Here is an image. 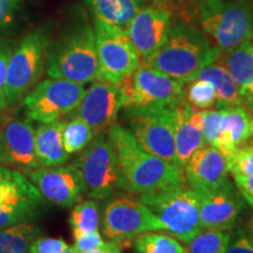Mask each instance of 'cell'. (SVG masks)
I'll list each match as a JSON object with an SVG mask.
<instances>
[{"label": "cell", "instance_id": "obj_32", "mask_svg": "<svg viewBox=\"0 0 253 253\" xmlns=\"http://www.w3.org/2000/svg\"><path fill=\"white\" fill-rule=\"evenodd\" d=\"M202 126H203V135L205 145L218 149L220 143V120L221 109L212 108L201 110Z\"/></svg>", "mask_w": 253, "mask_h": 253}, {"label": "cell", "instance_id": "obj_4", "mask_svg": "<svg viewBox=\"0 0 253 253\" xmlns=\"http://www.w3.org/2000/svg\"><path fill=\"white\" fill-rule=\"evenodd\" d=\"M158 219L164 232L188 244L203 229L199 218V196L186 183L138 196Z\"/></svg>", "mask_w": 253, "mask_h": 253}, {"label": "cell", "instance_id": "obj_34", "mask_svg": "<svg viewBox=\"0 0 253 253\" xmlns=\"http://www.w3.org/2000/svg\"><path fill=\"white\" fill-rule=\"evenodd\" d=\"M13 46L7 40H0V114L7 109L5 100V82L8 59L12 54Z\"/></svg>", "mask_w": 253, "mask_h": 253}, {"label": "cell", "instance_id": "obj_14", "mask_svg": "<svg viewBox=\"0 0 253 253\" xmlns=\"http://www.w3.org/2000/svg\"><path fill=\"white\" fill-rule=\"evenodd\" d=\"M36 129L27 121L0 118V166L30 172L41 167L34 148Z\"/></svg>", "mask_w": 253, "mask_h": 253}, {"label": "cell", "instance_id": "obj_15", "mask_svg": "<svg viewBox=\"0 0 253 253\" xmlns=\"http://www.w3.org/2000/svg\"><path fill=\"white\" fill-rule=\"evenodd\" d=\"M28 178L43 199L62 208H71L82 199L84 185L74 164L39 167L28 172Z\"/></svg>", "mask_w": 253, "mask_h": 253}, {"label": "cell", "instance_id": "obj_22", "mask_svg": "<svg viewBox=\"0 0 253 253\" xmlns=\"http://www.w3.org/2000/svg\"><path fill=\"white\" fill-rule=\"evenodd\" d=\"M34 148L41 167L63 166L68 161L62 143V120L42 123L34 132Z\"/></svg>", "mask_w": 253, "mask_h": 253}, {"label": "cell", "instance_id": "obj_13", "mask_svg": "<svg viewBox=\"0 0 253 253\" xmlns=\"http://www.w3.org/2000/svg\"><path fill=\"white\" fill-rule=\"evenodd\" d=\"M42 199L28 176L0 166V229L31 221L39 212Z\"/></svg>", "mask_w": 253, "mask_h": 253}, {"label": "cell", "instance_id": "obj_18", "mask_svg": "<svg viewBox=\"0 0 253 253\" xmlns=\"http://www.w3.org/2000/svg\"><path fill=\"white\" fill-rule=\"evenodd\" d=\"M183 173L186 184L197 194L216 191L231 184L225 158L209 145H204L189 158Z\"/></svg>", "mask_w": 253, "mask_h": 253}, {"label": "cell", "instance_id": "obj_31", "mask_svg": "<svg viewBox=\"0 0 253 253\" xmlns=\"http://www.w3.org/2000/svg\"><path fill=\"white\" fill-rule=\"evenodd\" d=\"M183 99L197 110L212 109L217 107V93L211 82L194 79L184 84Z\"/></svg>", "mask_w": 253, "mask_h": 253}, {"label": "cell", "instance_id": "obj_9", "mask_svg": "<svg viewBox=\"0 0 253 253\" xmlns=\"http://www.w3.org/2000/svg\"><path fill=\"white\" fill-rule=\"evenodd\" d=\"M101 230L108 242L121 248L132 245L137 236L144 232H164L162 221L140 199L114 197L103 207L100 220Z\"/></svg>", "mask_w": 253, "mask_h": 253}, {"label": "cell", "instance_id": "obj_10", "mask_svg": "<svg viewBox=\"0 0 253 253\" xmlns=\"http://www.w3.org/2000/svg\"><path fill=\"white\" fill-rule=\"evenodd\" d=\"M126 112L128 130L142 149L176 167L175 107Z\"/></svg>", "mask_w": 253, "mask_h": 253}, {"label": "cell", "instance_id": "obj_42", "mask_svg": "<svg viewBox=\"0 0 253 253\" xmlns=\"http://www.w3.org/2000/svg\"><path fill=\"white\" fill-rule=\"evenodd\" d=\"M249 239L251 240V243L253 244V219L250 221V237Z\"/></svg>", "mask_w": 253, "mask_h": 253}, {"label": "cell", "instance_id": "obj_37", "mask_svg": "<svg viewBox=\"0 0 253 253\" xmlns=\"http://www.w3.org/2000/svg\"><path fill=\"white\" fill-rule=\"evenodd\" d=\"M233 179L240 196L253 209V176H233Z\"/></svg>", "mask_w": 253, "mask_h": 253}, {"label": "cell", "instance_id": "obj_26", "mask_svg": "<svg viewBox=\"0 0 253 253\" xmlns=\"http://www.w3.org/2000/svg\"><path fill=\"white\" fill-rule=\"evenodd\" d=\"M38 235L39 229L30 221L0 229V253H28Z\"/></svg>", "mask_w": 253, "mask_h": 253}, {"label": "cell", "instance_id": "obj_8", "mask_svg": "<svg viewBox=\"0 0 253 253\" xmlns=\"http://www.w3.org/2000/svg\"><path fill=\"white\" fill-rule=\"evenodd\" d=\"M73 162L81 173L84 194L91 199H109L125 190L115 150L108 136L95 135Z\"/></svg>", "mask_w": 253, "mask_h": 253}, {"label": "cell", "instance_id": "obj_30", "mask_svg": "<svg viewBox=\"0 0 253 253\" xmlns=\"http://www.w3.org/2000/svg\"><path fill=\"white\" fill-rule=\"evenodd\" d=\"M231 238L230 231L203 230L188 243L185 253H225Z\"/></svg>", "mask_w": 253, "mask_h": 253}, {"label": "cell", "instance_id": "obj_27", "mask_svg": "<svg viewBox=\"0 0 253 253\" xmlns=\"http://www.w3.org/2000/svg\"><path fill=\"white\" fill-rule=\"evenodd\" d=\"M100 220V207L96 201L88 199V201L79 202L73 208L68 219L73 238L99 231Z\"/></svg>", "mask_w": 253, "mask_h": 253}, {"label": "cell", "instance_id": "obj_7", "mask_svg": "<svg viewBox=\"0 0 253 253\" xmlns=\"http://www.w3.org/2000/svg\"><path fill=\"white\" fill-rule=\"evenodd\" d=\"M183 82L140 65L118 84L122 108L126 110L175 107L183 100Z\"/></svg>", "mask_w": 253, "mask_h": 253}, {"label": "cell", "instance_id": "obj_2", "mask_svg": "<svg viewBox=\"0 0 253 253\" xmlns=\"http://www.w3.org/2000/svg\"><path fill=\"white\" fill-rule=\"evenodd\" d=\"M218 53L199 32L176 27L170 28L163 45L143 65L186 84L202 68L216 61Z\"/></svg>", "mask_w": 253, "mask_h": 253}, {"label": "cell", "instance_id": "obj_23", "mask_svg": "<svg viewBox=\"0 0 253 253\" xmlns=\"http://www.w3.org/2000/svg\"><path fill=\"white\" fill-rule=\"evenodd\" d=\"M194 79H202L212 84L217 93L216 108L243 107L239 86L220 63L214 61L205 66L195 75Z\"/></svg>", "mask_w": 253, "mask_h": 253}, {"label": "cell", "instance_id": "obj_29", "mask_svg": "<svg viewBox=\"0 0 253 253\" xmlns=\"http://www.w3.org/2000/svg\"><path fill=\"white\" fill-rule=\"evenodd\" d=\"M94 136L90 126L79 116H72L67 121L62 120V143L68 155L84 150Z\"/></svg>", "mask_w": 253, "mask_h": 253}, {"label": "cell", "instance_id": "obj_39", "mask_svg": "<svg viewBox=\"0 0 253 253\" xmlns=\"http://www.w3.org/2000/svg\"><path fill=\"white\" fill-rule=\"evenodd\" d=\"M20 0H0V28L11 23Z\"/></svg>", "mask_w": 253, "mask_h": 253}, {"label": "cell", "instance_id": "obj_43", "mask_svg": "<svg viewBox=\"0 0 253 253\" xmlns=\"http://www.w3.org/2000/svg\"><path fill=\"white\" fill-rule=\"evenodd\" d=\"M62 253H78V252H77V250L73 248V246H69V248L66 250V251H63Z\"/></svg>", "mask_w": 253, "mask_h": 253}, {"label": "cell", "instance_id": "obj_11", "mask_svg": "<svg viewBox=\"0 0 253 253\" xmlns=\"http://www.w3.org/2000/svg\"><path fill=\"white\" fill-rule=\"evenodd\" d=\"M82 84L49 78L39 82L23 99L25 115L31 121L50 123L73 114L84 96Z\"/></svg>", "mask_w": 253, "mask_h": 253}, {"label": "cell", "instance_id": "obj_12", "mask_svg": "<svg viewBox=\"0 0 253 253\" xmlns=\"http://www.w3.org/2000/svg\"><path fill=\"white\" fill-rule=\"evenodd\" d=\"M94 33L99 60L97 79L118 84L141 65L126 28L95 19Z\"/></svg>", "mask_w": 253, "mask_h": 253}, {"label": "cell", "instance_id": "obj_28", "mask_svg": "<svg viewBox=\"0 0 253 253\" xmlns=\"http://www.w3.org/2000/svg\"><path fill=\"white\" fill-rule=\"evenodd\" d=\"M132 246L136 253H185V246L178 239L160 231L141 233Z\"/></svg>", "mask_w": 253, "mask_h": 253}, {"label": "cell", "instance_id": "obj_1", "mask_svg": "<svg viewBox=\"0 0 253 253\" xmlns=\"http://www.w3.org/2000/svg\"><path fill=\"white\" fill-rule=\"evenodd\" d=\"M107 136L118 157L126 191L141 196L185 183L184 173L142 149L128 129L115 123Z\"/></svg>", "mask_w": 253, "mask_h": 253}, {"label": "cell", "instance_id": "obj_19", "mask_svg": "<svg viewBox=\"0 0 253 253\" xmlns=\"http://www.w3.org/2000/svg\"><path fill=\"white\" fill-rule=\"evenodd\" d=\"M198 196L202 229L218 231L233 229L244 210V199L232 183L223 189Z\"/></svg>", "mask_w": 253, "mask_h": 253}, {"label": "cell", "instance_id": "obj_16", "mask_svg": "<svg viewBox=\"0 0 253 253\" xmlns=\"http://www.w3.org/2000/svg\"><path fill=\"white\" fill-rule=\"evenodd\" d=\"M122 108L121 94L118 84L101 80L93 81L74 110V115L90 126L94 135L104 134L116 123Z\"/></svg>", "mask_w": 253, "mask_h": 253}, {"label": "cell", "instance_id": "obj_6", "mask_svg": "<svg viewBox=\"0 0 253 253\" xmlns=\"http://www.w3.org/2000/svg\"><path fill=\"white\" fill-rule=\"evenodd\" d=\"M49 47L48 36L39 30L27 34L12 50L5 82L7 108L23 101L28 91L39 84L46 69Z\"/></svg>", "mask_w": 253, "mask_h": 253}, {"label": "cell", "instance_id": "obj_24", "mask_svg": "<svg viewBox=\"0 0 253 253\" xmlns=\"http://www.w3.org/2000/svg\"><path fill=\"white\" fill-rule=\"evenodd\" d=\"M86 2L95 19L125 28L143 7L144 0H86Z\"/></svg>", "mask_w": 253, "mask_h": 253}, {"label": "cell", "instance_id": "obj_40", "mask_svg": "<svg viewBox=\"0 0 253 253\" xmlns=\"http://www.w3.org/2000/svg\"><path fill=\"white\" fill-rule=\"evenodd\" d=\"M240 99H242V106L253 114V80L240 88Z\"/></svg>", "mask_w": 253, "mask_h": 253}, {"label": "cell", "instance_id": "obj_25", "mask_svg": "<svg viewBox=\"0 0 253 253\" xmlns=\"http://www.w3.org/2000/svg\"><path fill=\"white\" fill-rule=\"evenodd\" d=\"M216 61L230 73L239 88L244 87L253 80V41L221 50Z\"/></svg>", "mask_w": 253, "mask_h": 253}, {"label": "cell", "instance_id": "obj_41", "mask_svg": "<svg viewBox=\"0 0 253 253\" xmlns=\"http://www.w3.org/2000/svg\"><path fill=\"white\" fill-rule=\"evenodd\" d=\"M84 253H122V248L119 244H116V243L108 242V240H107L106 244L101 246V248Z\"/></svg>", "mask_w": 253, "mask_h": 253}, {"label": "cell", "instance_id": "obj_17", "mask_svg": "<svg viewBox=\"0 0 253 253\" xmlns=\"http://www.w3.org/2000/svg\"><path fill=\"white\" fill-rule=\"evenodd\" d=\"M171 13L162 5L142 7L125 27L143 65L163 45L170 31Z\"/></svg>", "mask_w": 253, "mask_h": 253}, {"label": "cell", "instance_id": "obj_3", "mask_svg": "<svg viewBox=\"0 0 253 253\" xmlns=\"http://www.w3.org/2000/svg\"><path fill=\"white\" fill-rule=\"evenodd\" d=\"M46 72L49 78L68 80L82 86L97 80L99 60L94 28L84 25L50 46Z\"/></svg>", "mask_w": 253, "mask_h": 253}, {"label": "cell", "instance_id": "obj_35", "mask_svg": "<svg viewBox=\"0 0 253 253\" xmlns=\"http://www.w3.org/2000/svg\"><path fill=\"white\" fill-rule=\"evenodd\" d=\"M69 245L61 238H37L28 253H62Z\"/></svg>", "mask_w": 253, "mask_h": 253}, {"label": "cell", "instance_id": "obj_33", "mask_svg": "<svg viewBox=\"0 0 253 253\" xmlns=\"http://www.w3.org/2000/svg\"><path fill=\"white\" fill-rule=\"evenodd\" d=\"M233 176H253V141L238 148L229 166Z\"/></svg>", "mask_w": 253, "mask_h": 253}, {"label": "cell", "instance_id": "obj_36", "mask_svg": "<svg viewBox=\"0 0 253 253\" xmlns=\"http://www.w3.org/2000/svg\"><path fill=\"white\" fill-rule=\"evenodd\" d=\"M104 244H106V240L103 239V237L101 236L99 231H95V232L74 238V245H73V248L77 250L78 253H84L91 251V250L99 249Z\"/></svg>", "mask_w": 253, "mask_h": 253}, {"label": "cell", "instance_id": "obj_38", "mask_svg": "<svg viewBox=\"0 0 253 253\" xmlns=\"http://www.w3.org/2000/svg\"><path fill=\"white\" fill-rule=\"evenodd\" d=\"M225 253H253V244L249 237L243 232H238L236 237L231 238Z\"/></svg>", "mask_w": 253, "mask_h": 253}, {"label": "cell", "instance_id": "obj_21", "mask_svg": "<svg viewBox=\"0 0 253 253\" xmlns=\"http://www.w3.org/2000/svg\"><path fill=\"white\" fill-rule=\"evenodd\" d=\"M220 109V143L217 150L223 155L229 167L237 149L253 141V114L244 107Z\"/></svg>", "mask_w": 253, "mask_h": 253}, {"label": "cell", "instance_id": "obj_5", "mask_svg": "<svg viewBox=\"0 0 253 253\" xmlns=\"http://www.w3.org/2000/svg\"><path fill=\"white\" fill-rule=\"evenodd\" d=\"M201 25L219 52L253 41V0H205Z\"/></svg>", "mask_w": 253, "mask_h": 253}, {"label": "cell", "instance_id": "obj_20", "mask_svg": "<svg viewBox=\"0 0 253 253\" xmlns=\"http://www.w3.org/2000/svg\"><path fill=\"white\" fill-rule=\"evenodd\" d=\"M175 160L177 169L183 172L186 162L205 145L201 110L192 108L183 99L175 106Z\"/></svg>", "mask_w": 253, "mask_h": 253}]
</instances>
